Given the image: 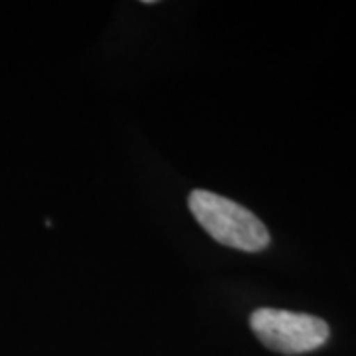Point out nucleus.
Wrapping results in <instances>:
<instances>
[{"instance_id": "nucleus-1", "label": "nucleus", "mask_w": 356, "mask_h": 356, "mask_svg": "<svg viewBox=\"0 0 356 356\" xmlns=\"http://www.w3.org/2000/svg\"><path fill=\"white\" fill-rule=\"evenodd\" d=\"M192 216L218 243L242 252H261L271 238L266 224L242 204L210 191H194L188 196Z\"/></svg>"}, {"instance_id": "nucleus-2", "label": "nucleus", "mask_w": 356, "mask_h": 356, "mask_svg": "<svg viewBox=\"0 0 356 356\" xmlns=\"http://www.w3.org/2000/svg\"><path fill=\"white\" fill-rule=\"evenodd\" d=\"M255 337L281 355H303L327 343L329 325L323 318L283 309H255L250 317Z\"/></svg>"}]
</instances>
